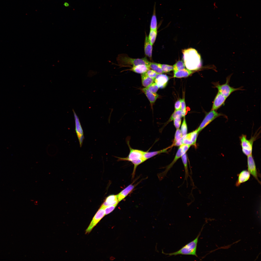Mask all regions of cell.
Masks as SVG:
<instances>
[{"label": "cell", "instance_id": "cell-1", "mask_svg": "<svg viewBox=\"0 0 261 261\" xmlns=\"http://www.w3.org/2000/svg\"><path fill=\"white\" fill-rule=\"evenodd\" d=\"M184 63L187 69L196 70L201 67L202 64L200 55L195 49L191 48L182 50Z\"/></svg>", "mask_w": 261, "mask_h": 261}, {"label": "cell", "instance_id": "cell-2", "mask_svg": "<svg viewBox=\"0 0 261 261\" xmlns=\"http://www.w3.org/2000/svg\"><path fill=\"white\" fill-rule=\"evenodd\" d=\"M202 231L200 232L196 238L193 240L188 243L177 251L166 254L170 256L182 254L192 255L198 257L196 251L198 239Z\"/></svg>", "mask_w": 261, "mask_h": 261}, {"label": "cell", "instance_id": "cell-3", "mask_svg": "<svg viewBox=\"0 0 261 261\" xmlns=\"http://www.w3.org/2000/svg\"><path fill=\"white\" fill-rule=\"evenodd\" d=\"M117 60L120 65H132L133 66L140 64L148 65L149 62L145 57L141 58H134L129 57L126 54H123L118 55Z\"/></svg>", "mask_w": 261, "mask_h": 261}, {"label": "cell", "instance_id": "cell-4", "mask_svg": "<svg viewBox=\"0 0 261 261\" xmlns=\"http://www.w3.org/2000/svg\"><path fill=\"white\" fill-rule=\"evenodd\" d=\"M129 141V138H128L127 139H126V141L130 150V152L128 155L125 158L116 157L118 158L117 160L128 161L132 162L140 159H143L145 161L144 157L145 151L132 148L130 145Z\"/></svg>", "mask_w": 261, "mask_h": 261}, {"label": "cell", "instance_id": "cell-5", "mask_svg": "<svg viewBox=\"0 0 261 261\" xmlns=\"http://www.w3.org/2000/svg\"><path fill=\"white\" fill-rule=\"evenodd\" d=\"M231 76H228L226 78V82L222 84H220L218 82L214 83V87L217 88L218 92H219L227 98L232 93L238 90H243L242 87L234 88L231 86L229 84Z\"/></svg>", "mask_w": 261, "mask_h": 261}, {"label": "cell", "instance_id": "cell-6", "mask_svg": "<svg viewBox=\"0 0 261 261\" xmlns=\"http://www.w3.org/2000/svg\"><path fill=\"white\" fill-rule=\"evenodd\" d=\"M257 137L254 135L248 139L245 135L242 134L240 136L239 138L242 152L246 156L252 154L253 143Z\"/></svg>", "mask_w": 261, "mask_h": 261}, {"label": "cell", "instance_id": "cell-7", "mask_svg": "<svg viewBox=\"0 0 261 261\" xmlns=\"http://www.w3.org/2000/svg\"><path fill=\"white\" fill-rule=\"evenodd\" d=\"M224 115L217 112L216 111L211 110L207 113L198 128L197 129L198 133L209 124L217 118Z\"/></svg>", "mask_w": 261, "mask_h": 261}, {"label": "cell", "instance_id": "cell-8", "mask_svg": "<svg viewBox=\"0 0 261 261\" xmlns=\"http://www.w3.org/2000/svg\"><path fill=\"white\" fill-rule=\"evenodd\" d=\"M104 207L101 205L95 214L86 231V234L90 233L93 228L105 216Z\"/></svg>", "mask_w": 261, "mask_h": 261}, {"label": "cell", "instance_id": "cell-9", "mask_svg": "<svg viewBox=\"0 0 261 261\" xmlns=\"http://www.w3.org/2000/svg\"><path fill=\"white\" fill-rule=\"evenodd\" d=\"M75 123V130L78 140L80 146L81 147L84 138L83 132L80 120L78 116L73 109H72Z\"/></svg>", "mask_w": 261, "mask_h": 261}, {"label": "cell", "instance_id": "cell-10", "mask_svg": "<svg viewBox=\"0 0 261 261\" xmlns=\"http://www.w3.org/2000/svg\"><path fill=\"white\" fill-rule=\"evenodd\" d=\"M247 166L248 171L261 184V182L258 178L256 165L252 154L247 156Z\"/></svg>", "mask_w": 261, "mask_h": 261}, {"label": "cell", "instance_id": "cell-11", "mask_svg": "<svg viewBox=\"0 0 261 261\" xmlns=\"http://www.w3.org/2000/svg\"><path fill=\"white\" fill-rule=\"evenodd\" d=\"M182 156V147L181 145L180 146L172 162L169 165L166 167L165 170L160 173L158 175L159 177L160 180H162L166 175L167 173L173 167L177 160Z\"/></svg>", "mask_w": 261, "mask_h": 261}, {"label": "cell", "instance_id": "cell-12", "mask_svg": "<svg viewBox=\"0 0 261 261\" xmlns=\"http://www.w3.org/2000/svg\"><path fill=\"white\" fill-rule=\"evenodd\" d=\"M227 98L218 92L214 100L211 110L216 111L224 104Z\"/></svg>", "mask_w": 261, "mask_h": 261}, {"label": "cell", "instance_id": "cell-13", "mask_svg": "<svg viewBox=\"0 0 261 261\" xmlns=\"http://www.w3.org/2000/svg\"><path fill=\"white\" fill-rule=\"evenodd\" d=\"M169 80L168 76L162 74H158L154 79V82L160 88L163 89L166 86Z\"/></svg>", "mask_w": 261, "mask_h": 261}, {"label": "cell", "instance_id": "cell-14", "mask_svg": "<svg viewBox=\"0 0 261 261\" xmlns=\"http://www.w3.org/2000/svg\"><path fill=\"white\" fill-rule=\"evenodd\" d=\"M250 174L247 170H244L241 171L238 174V179L235 183L236 186L238 187L241 184L248 181L250 177Z\"/></svg>", "mask_w": 261, "mask_h": 261}, {"label": "cell", "instance_id": "cell-15", "mask_svg": "<svg viewBox=\"0 0 261 261\" xmlns=\"http://www.w3.org/2000/svg\"><path fill=\"white\" fill-rule=\"evenodd\" d=\"M142 90L147 97L152 106L158 98L159 95L156 93L151 92L146 87L142 88Z\"/></svg>", "mask_w": 261, "mask_h": 261}, {"label": "cell", "instance_id": "cell-16", "mask_svg": "<svg viewBox=\"0 0 261 261\" xmlns=\"http://www.w3.org/2000/svg\"><path fill=\"white\" fill-rule=\"evenodd\" d=\"M134 185L130 184L122 191L117 195L119 202L123 200L133 190Z\"/></svg>", "mask_w": 261, "mask_h": 261}, {"label": "cell", "instance_id": "cell-17", "mask_svg": "<svg viewBox=\"0 0 261 261\" xmlns=\"http://www.w3.org/2000/svg\"><path fill=\"white\" fill-rule=\"evenodd\" d=\"M119 202L117 195H112L106 198L102 206L104 207L109 205H117Z\"/></svg>", "mask_w": 261, "mask_h": 261}, {"label": "cell", "instance_id": "cell-18", "mask_svg": "<svg viewBox=\"0 0 261 261\" xmlns=\"http://www.w3.org/2000/svg\"><path fill=\"white\" fill-rule=\"evenodd\" d=\"M152 45L149 42L146 35L144 45L145 53V55L150 59L152 58Z\"/></svg>", "mask_w": 261, "mask_h": 261}, {"label": "cell", "instance_id": "cell-19", "mask_svg": "<svg viewBox=\"0 0 261 261\" xmlns=\"http://www.w3.org/2000/svg\"><path fill=\"white\" fill-rule=\"evenodd\" d=\"M172 147L171 145L163 149L157 151L149 152L148 151H145L144 155L145 159L146 161L157 155L162 153L167 152L168 149Z\"/></svg>", "mask_w": 261, "mask_h": 261}, {"label": "cell", "instance_id": "cell-20", "mask_svg": "<svg viewBox=\"0 0 261 261\" xmlns=\"http://www.w3.org/2000/svg\"><path fill=\"white\" fill-rule=\"evenodd\" d=\"M150 69L147 65L140 64L133 66L129 70L137 73L142 74L146 72Z\"/></svg>", "mask_w": 261, "mask_h": 261}, {"label": "cell", "instance_id": "cell-21", "mask_svg": "<svg viewBox=\"0 0 261 261\" xmlns=\"http://www.w3.org/2000/svg\"><path fill=\"white\" fill-rule=\"evenodd\" d=\"M193 73L192 71L187 68L174 72L173 77L175 78H180L186 77L189 76Z\"/></svg>", "mask_w": 261, "mask_h": 261}, {"label": "cell", "instance_id": "cell-22", "mask_svg": "<svg viewBox=\"0 0 261 261\" xmlns=\"http://www.w3.org/2000/svg\"><path fill=\"white\" fill-rule=\"evenodd\" d=\"M142 83L143 85L147 87L154 82V79L148 76L146 72L141 74Z\"/></svg>", "mask_w": 261, "mask_h": 261}, {"label": "cell", "instance_id": "cell-23", "mask_svg": "<svg viewBox=\"0 0 261 261\" xmlns=\"http://www.w3.org/2000/svg\"><path fill=\"white\" fill-rule=\"evenodd\" d=\"M152 14L151 19L150 23V29L157 30V23L156 14L155 4L154 7Z\"/></svg>", "mask_w": 261, "mask_h": 261}, {"label": "cell", "instance_id": "cell-24", "mask_svg": "<svg viewBox=\"0 0 261 261\" xmlns=\"http://www.w3.org/2000/svg\"><path fill=\"white\" fill-rule=\"evenodd\" d=\"M181 159L184 165L185 172L184 180L186 181L187 183V180L189 174L188 166V161L187 155L186 153L181 156Z\"/></svg>", "mask_w": 261, "mask_h": 261}, {"label": "cell", "instance_id": "cell-25", "mask_svg": "<svg viewBox=\"0 0 261 261\" xmlns=\"http://www.w3.org/2000/svg\"><path fill=\"white\" fill-rule=\"evenodd\" d=\"M148 65L150 69H151L158 74H162L163 73L160 65V64L149 62Z\"/></svg>", "mask_w": 261, "mask_h": 261}, {"label": "cell", "instance_id": "cell-26", "mask_svg": "<svg viewBox=\"0 0 261 261\" xmlns=\"http://www.w3.org/2000/svg\"><path fill=\"white\" fill-rule=\"evenodd\" d=\"M157 34V30L150 29L148 39L149 42L152 45L155 42Z\"/></svg>", "mask_w": 261, "mask_h": 261}, {"label": "cell", "instance_id": "cell-27", "mask_svg": "<svg viewBox=\"0 0 261 261\" xmlns=\"http://www.w3.org/2000/svg\"><path fill=\"white\" fill-rule=\"evenodd\" d=\"M182 117V113L181 109L177 110H175L171 116L167 124L169 122L173 120L177 117L181 118Z\"/></svg>", "mask_w": 261, "mask_h": 261}, {"label": "cell", "instance_id": "cell-28", "mask_svg": "<svg viewBox=\"0 0 261 261\" xmlns=\"http://www.w3.org/2000/svg\"><path fill=\"white\" fill-rule=\"evenodd\" d=\"M184 63L182 61L177 62L173 66L174 72L183 69L185 68Z\"/></svg>", "mask_w": 261, "mask_h": 261}, {"label": "cell", "instance_id": "cell-29", "mask_svg": "<svg viewBox=\"0 0 261 261\" xmlns=\"http://www.w3.org/2000/svg\"><path fill=\"white\" fill-rule=\"evenodd\" d=\"M180 130L182 136L187 134L188 131L187 126L185 117H184Z\"/></svg>", "mask_w": 261, "mask_h": 261}, {"label": "cell", "instance_id": "cell-30", "mask_svg": "<svg viewBox=\"0 0 261 261\" xmlns=\"http://www.w3.org/2000/svg\"><path fill=\"white\" fill-rule=\"evenodd\" d=\"M160 65L163 73L168 72L173 70V66L171 65L160 64Z\"/></svg>", "mask_w": 261, "mask_h": 261}, {"label": "cell", "instance_id": "cell-31", "mask_svg": "<svg viewBox=\"0 0 261 261\" xmlns=\"http://www.w3.org/2000/svg\"><path fill=\"white\" fill-rule=\"evenodd\" d=\"M190 133V137L191 141L193 143V145H196V142L198 134L197 130Z\"/></svg>", "mask_w": 261, "mask_h": 261}, {"label": "cell", "instance_id": "cell-32", "mask_svg": "<svg viewBox=\"0 0 261 261\" xmlns=\"http://www.w3.org/2000/svg\"><path fill=\"white\" fill-rule=\"evenodd\" d=\"M146 88L150 91L153 93H156L159 88L157 84L153 82Z\"/></svg>", "mask_w": 261, "mask_h": 261}, {"label": "cell", "instance_id": "cell-33", "mask_svg": "<svg viewBox=\"0 0 261 261\" xmlns=\"http://www.w3.org/2000/svg\"><path fill=\"white\" fill-rule=\"evenodd\" d=\"M182 135L181 132L180 130L179 129H177L176 131L172 145H171L172 147L173 145L179 139L181 138Z\"/></svg>", "mask_w": 261, "mask_h": 261}, {"label": "cell", "instance_id": "cell-34", "mask_svg": "<svg viewBox=\"0 0 261 261\" xmlns=\"http://www.w3.org/2000/svg\"><path fill=\"white\" fill-rule=\"evenodd\" d=\"M181 110L182 113L183 117L185 116L186 114V107L184 97L181 99Z\"/></svg>", "mask_w": 261, "mask_h": 261}, {"label": "cell", "instance_id": "cell-35", "mask_svg": "<svg viewBox=\"0 0 261 261\" xmlns=\"http://www.w3.org/2000/svg\"><path fill=\"white\" fill-rule=\"evenodd\" d=\"M183 144L190 145H193V143L191 141L190 137V133L187 134L184 138Z\"/></svg>", "mask_w": 261, "mask_h": 261}, {"label": "cell", "instance_id": "cell-36", "mask_svg": "<svg viewBox=\"0 0 261 261\" xmlns=\"http://www.w3.org/2000/svg\"><path fill=\"white\" fill-rule=\"evenodd\" d=\"M117 205H109L104 207L105 215L110 213L115 208Z\"/></svg>", "mask_w": 261, "mask_h": 261}, {"label": "cell", "instance_id": "cell-37", "mask_svg": "<svg viewBox=\"0 0 261 261\" xmlns=\"http://www.w3.org/2000/svg\"><path fill=\"white\" fill-rule=\"evenodd\" d=\"M146 73L148 76L154 79L158 74L155 71L150 69L148 70Z\"/></svg>", "mask_w": 261, "mask_h": 261}, {"label": "cell", "instance_id": "cell-38", "mask_svg": "<svg viewBox=\"0 0 261 261\" xmlns=\"http://www.w3.org/2000/svg\"><path fill=\"white\" fill-rule=\"evenodd\" d=\"M174 124L176 129H179L181 123V118L180 117H177L175 118L174 120Z\"/></svg>", "mask_w": 261, "mask_h": 261}, {"label": "cell", "instance_id": "cell-39", "mask_svg": "<svg viewBox=\"0 0 261 261\" xmlns=\"http://www.w3.org/2000/svg\"><path fill=\"white\" fill-rule=\"evenodd\" d=\"M182 147V155L186 153L191 145L183 144L181 145Z\"/></svg>", "mask_w": 261, "mask_h": 261}, {"label": "cell", "instance_id": "cell-40", "mask_svg": "<svg viewBox=\"0 0 261 261\" xmlns=\"http://www.w3.org/2000/svg\"><path fill=\"white\" fill-rule=\"evenodd\" d=\"M181 99H180L176 102L174 105L175 110H177L181 109Z\"/></svg>", "mask_w": 261, "mask_h": 261}, {"label": "cell", "instance_id": "cell-41", "mask_svg": "<svg viewBox=\"0 0 261 261\" xmlns=\"http://www.w3.org/2000/svg\"><path fill=\"white\" fill-rule=\"evenodd\" d=\"M185 135L183 136L182 137L178 140L173 145L174 146H180L183 144V140Z\"/></svg>", "mask_w": 261, "mask_h": 261}, {"label": "cell", "instance_id": "cell-42", "mask_svg": "<svg viewBox=\"0 0 261 261\" xmlns=\"http://www.w3.org/2000/svg\"><path fill=\"white\" fill-rule=\"evenodd\" d=\"M64 5L66 7H67L69 6V4L68 3L66 2L64 3Z\"/></svg>", "mask_w": 261, "mask_h": 261}]
</instances>
